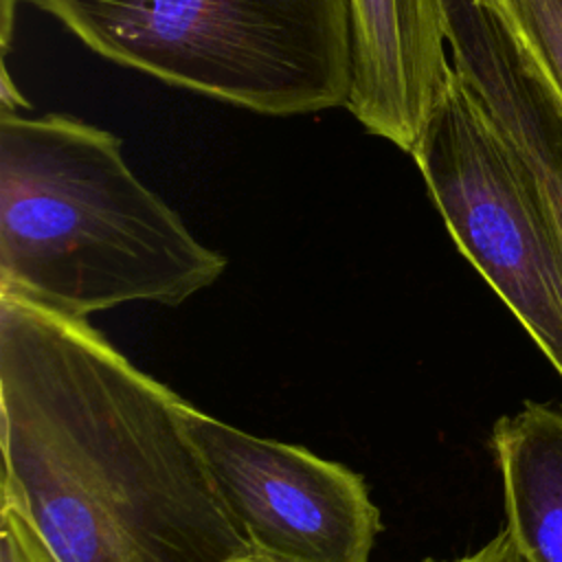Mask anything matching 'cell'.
Wrapping results in <instances>:
<instances>
[{
  "instance_id": "obj_1",
  "label": "cell",
  "mask_w": 562,
  "mask_h": 562,
  "mask_svg": "<svg viewBox=\"0 0 562 562\" xmlns=\"http://www.w3.org/2000/svg\"><path fill=\"white\" fill-rule=\"evenodd\" d=\"M180 395L88 321L0 296L2 498L57 562H239Z\"/></svg>"
},
{
  "instance_id": "obj_2",
  "label": "cell",
  "mask_w": 562,
  "mask_h": 562,
  "mask_svg": "<svg viewBox=\"0 0 562 562\" xmlns=\"http://www.w3.org/2000/svg\"><path fill=\"white\" fill-rule=\"evenodd\" d=\"M224 268L138 180L116 134L0 110V296L88 321L136 301L176 307Z\"/></svg>"
},
{
  "instance_id": "obj_3",
  "label": "cell",
  "mask_w": 562,
  "mask_h": 562,
  "mask_svg": "<svg viewBox=\"0 0 562 562\" xmlns=\"http://www.w3.org/2000/svg\"><path fill=\"white\" fill-rule=\"evenodd\" d=\"M97 55L268 116L347 105V0H31Z\"/></svg>"
},
{
  "instance_id": "obj_4",
  "label": "cell",
  "mask_w": 562,
  "mask_h": 562,
  "mask_svg": "<svg viewBox=\"0 0 562 562\" xmlns=\"http://www.w3.org/2000/svg\"><path fill=\"white\" fill-rule=\"evenodd\" d=\"M463 257L562 378V239L527 169L450 66L411 154Z\"/></svg>"
},
{
  "instance_id": "obj_5",
  "label": "cell",
  "mask_w": 562,
  "mask_h": 562,
  "mask_svg": "<svg viewBox=\"0 0 562 562\" xmlns=\"http://www.w3.org/2000/svg\"><path fill=\"white\" fill-rule=\"evenodd\" d=\"M189 435L257 562H369L380 512L360 474L187 406Z\"/></svg>"
},
{
  "instance_id": "obj_6",
  "label": "cell",
  "mask_w": 562,
  "mask_h": 562,
  "mask_svg": "<svg viewBox=\"0 0 562 562\" xmlns=\"http://www.w3.org/2000/svg\"><path fill=\"white\" fill-rule=\"evenodd\" d=\"M353 68L347 110L413 154L452 59L439 0H347Z\"/></svg>"
},
{
  "instance_id": "obj_7",
  "label": "cell",
  "mask_w": 562,
  "mask_h": 562,
  "mask_svg": "<svg viewBox=\"0 0 562 562\" xmlns=\"http://www.w3.org/2000/svg\"><path fill=\"white\" fill-rule=\"evenodd\" d=\"M505 529L529 562H562V404L527 402L496 422Z\"/></svg>"
},
{
  "instance_id": "obj_8",
  "label": "cell",
  "mask_w": 562,
  "mask_h": 562,
  "mask_svg": "<svg viewBox=\"0 0 562 562\" xmlns=\"http://www.w3.org/2000/svg\"><path fill=\"white\" fill-rule=\"evenodd\" d=\"M562 119V0H485Z\"/></svg>"
},
{
  "instance_id": "obj_9",
  "label": "cell",
  "mask_w": 562,
  "mask_h": 562,
  "mask_svg": "<svg viewBox=\"0 0 562 562\" xmlns=\"http://www.w3.org/2000/svg\"><path fill=\"white\" fill-rule=\"evenodd\" d=\"M0 562H57L18 505L2 498Z\"/></svg>"
},
{
  "instance_id": "obj_10",
  "label": "cell",
  "mask_w": 562,
  "mask_h": 562,
  "mask_svg": "<svg viewBox=\"0 0 562 562\" xmlns=\"http://www.w3.org/2000/svg\"><path fill=\"white\" fill-rule=\"evenodd\" d=\"M450 562H529L507 529L498 531L487 544L470 555Z\"/></svg>"
},
{
  "instance_id": "obj_11",
  "label": "cell",
  "mask_w": 562,
  "mask_h": 562,
  "mask_svg": "<svg viewBox=\"0 0 562 562\" xmlns=\"http://www.w3.org/2000/svg\"><path fill=\"white\" fill-rule=\"evenodd\" d=\"M2 108H4V110H13V112H20L22 108H24V110L29 108V101H26V99L20 94V90L11 83L7 64H2Z\"/></svg>"
},
{
  "instance_id": "obj_12",
  "label": "cell",
  "mask_w": 562,
  "mask_h": 562,
  "mask_svg": "<svg viewBox=\"0 0 562 562\" xmlns=\"http://www.w3.org/2000/svg\"><path fill=\"white\" fill-rule=\"evenodd\" d=\"M15 7L18 0H2V31H0V40H2V53L7 55L11 35H13V15H15Z\"/></svg>"
},
{
  "instance_id": "obj_13",
  "label": "cell",
  "mask_w": 562,
  "mask_h": 562,
  "mask_svg": "<svg viewBox=\"0 0 562 562\" xmlns=\"http://www.w3.org/2000/svg\"><path fill=\"white\" fill-rule=\"evenodd\" d=\"M239 562H257V560H252V558H248V560H239Z\"/></svg>"
}]
</instances>
